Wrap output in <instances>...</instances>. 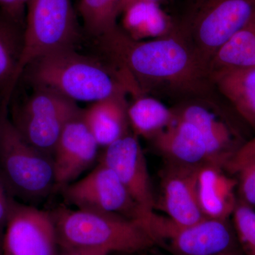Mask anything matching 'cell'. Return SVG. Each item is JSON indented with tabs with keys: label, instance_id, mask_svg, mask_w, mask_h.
Instances as JSON below:
<instances>
[{
	"label": "cell",
	"instance_id": "4316f807",
	"mask_svg": "<svg viewBox=\"0 0 255 255\" xmlns=\"http://www.w3.org/2000/svg\"><path fill=\"white\" fill-rule=\"evenodd\" d=\"M255 158V137L241 145L230 160V167L237 170L243 164Z\"/></svg>",
	"mask_w": 255,
	"mask_h": 255
},
{
	"label": "cell",
	"instance_id": "d4e9b609",
	"mask_svg": "<svg viewBox=\"0 0 255 255\" xmlns=\"http://www.w3.org/2000/svg\"><path fill=\"white\" fill-rule=\"evenodd\" d=\"M240 201L255 209V158L243 164L236 171Z\"/></svg>",
	"mask_w": 255,
	"mask_h": 255
},
{
	"label": "cell",
	"instance_id": "f546056e",
	"mask_svg": "<svg viewBox=\"0 0 255 255\" xmlns=\"http://www.w3.org/2000/svg\"><path fill=\"white\" fill-rule=\"evenodd\" d=\"M110 253L104 251H97V250H94V251H75L70 252L68 253L66 255H109Z\"/></svg>",
	"mask_w": 255,
	"mask_h": 255
},
{
	"label": "cell",
	"instance_id": "44dd1931",
	"mask_svg": "<svg viewBox=\"0 0 255 255\" xmlns=\"http://www.w3.org/2000/svg\"><path fill=\"white\" fill-rule=\"evenodd\" d=\"M128 116L134 135L152 140L173 122L175 112L155 97L139 94L128 104Z\"/></svg>",
	"mask_w": 255,
	"mask_h": 255
},
{
	"label": "cell",
	"instance_id": "ba28073f",
	"mask_svg": "<svg viewBox=\"0 0 255 255\" xmlns=\"http://www.w3.org/2000/svg\"><path fill=\"white\" fill-rule=\"evenodd\" d=\"M31 85L33 91L14 105L10 120L29 145L52 157L64 128L82 110L53 89Z\"/></svg>",
	"mask_w": 255,
	"mask_h": 255
},
{
	"label": "cell",
	"instance_id": "4fadbf2b",
	"mask_svg": "<svg viewBox=\"0 0 255 255\" xmlns=\"http://www.w3.org/2000/svg\"><path fill=\"white\" fill-rule=\"evenodd\" d=\"M200 167L172 162L163 174L159 206L166 216L177 224L189 226L206 218L198 201L197 177Z\"/></svg>",
	"mask_w": 255,
	"mask_h": 255
},
{
	"label": "cell",
	"instance_id": "6da1fadb",
	"mask_svg": "<svg viewBox=\"0 0 255 255\" xmlns=\"http://www.w3.org/2000/svg\"><path fill=\"white\" fill-rule=\"evenodd\" d=\"M107 59L140 94H163L205 100L215 88L209 66L178 32L135 41L117 26L97 38Z\"/></svg>",
	"mask_w": 255,
	"mask_h": 255
},
{
	"label": "cell",
	"instance_id": "52a82bcc",
	"mask_svg": "<svg viewBox=\"0 0 255 255\" xmlns=\"http://www.w3.org/2000/svg\"><path fill=\"white\" fill-rule=\"evenodd\" d=\"M80 29L72 0H29L26 9L22 53L15 85L23 70L37 58L56 50L75 48Z\"/></svg>",
	"mask_w": 255,
	"mask_h": 255
},
{
	"label": "cell",
	"instance_id": "30bf717a",
	"mask_svg": "<svg viewBox=\"0 0 255 255\" xmlns=\"http://www.w3.org/2000/svg\"><path fill=\"white\" fill-rule=\"evenodd\" d=\"M2 255H55L57 239L50 212L10 197Z\"/></svg>",
	"mask_w": 255,
	"mask_h": 255
},
{
	"label": "cell",
	"instance_id": "484cf974",
	"mask_svg": "<svg viewBox=\"0 0 255 255\" xmlns=\"http://www.w3.org/2000/svg\"><path fill=\"white\" fill-rule=\"evenodd\" d=\"M29 0H0V13L25 28Z\"/></svg>",
	"mask_w": 255,
	"mask_h": 255
},
{
	"label": "cell",
	"instance_id": "d6986e66",
	"mask_svg": "<svg viewBox=\"0 0 255 255\" xmlns=\"http://www.w3.org/2000/svg\"><path fill=\"white\" fill-rule=\"evenodd\" d=\"M122 28L135 41L155 39L170 34L175 28V21L154 1L134 3L124 10Z\"/></svg>",
	"mask_w": 255,
	"mask_h": 255
},
{
	"label": "cell",
	"instance_id": "603a6c76",
	"mask_svg": "<svg viewBox=\"0 0 255 255\" xmlns=\"http://www.w3.org/2000/svg\"><path fill=\"white\" fill-rule=\"evenodd\" d=\"M121 0H80L78 9L85 30L95 39L118 26Z\"/></svg>",
	"mask_w": 255,
	"mask_h": 255
},
{
	"label": "cell",
	"instance_id": "2e32d148",
	"mask_svg": "<svg viewBox=\"0 0 255 255\" xmlns=\"http://www.w3.org/2000/svg\"><path fill=\"white\" fill-rule=\"evenodd\" d=\"M222 168L205 164L198 172V201L203 214L209 219L228 220L238 202L235 196L238 182L226 175Z\"/></svg>",
	"mask_w": 255,
	"mask_h": 255
},
{
	"label": "cell",
	"instance_id": "9c48e42d",
	"mask_svg": "<svg viewBox=\"0 0 255 255\" xmlns=\"http://www.w3.org/2000/svg\"><path fill=\"white\" fill-rule=\"evenodd\" d=\"M63 189L66 201L82 211L136 220L142 210L117 174L101 162L86 177Z\"/></svg>",
	"mask_w": 255,
	"mask_h": 255
},
{
	"label": "cell",
	"instance_id": "7c38bea8",
	"mask_svg": "<svg viewBox=\"0 0 255 255\" xmlns=\"http://www.w3.org/2000/svg\"><path fill=\"white\" fill-rule=\"evenodd\" d=\"M99 147L81 112L64 128L53 151L57 187H65L88 169L95 162Z\"/></svg>",
	"mask_w": 255,
	"mask_h": 255
},
{
	"label": "cell",
	"instance_id": "d6a6232c",
	"mask_svg": "<svg viewBox=\"0 0 255 255\" xmlns=\"http://www.w3.org/2000/svg\"><path fill=\"white\" fill-rule=\"evenodd\" d=\"M0 255H2V250H1V243H0Z\"/></svg>",
	"mask_w": 255,
	"mask_h": 255
},
{
	"label": "cell",
	"instance_id": "4dcf8cb0",
	"mask_svg": "<svg viewBox=\"0 0 255 255\" xmlns=\"http://www.w3.org/2000/svg\"><path fill=\"white\" fill-rule=\"evenodd\" d=\"M223 255H241V252H239V253H231V254Z\"/></svg>",
	"mask_w": 255,
	"mask_h": 255
},
{
	"label": "cell",
	"instance_id": "3957f363",
	"mask_svg": "<svg viewBox=\"0 0 255 255\" xmlns=\"http://www.w3.org/2000/svg\"><path fill=\"white\" fill-rule=\"evenodd\" d=\"M58 243L68 253L104 251L137 253L155 245L137 220L116 215L59 208L50 213Z\"/></svg>",
	"mask_w": 255,
	"mask_h": 255
},
{
	"label": "cell",
	"instance_id": "ac0fdd59",
	"mask_svg": "<svg viewBox=\"0 0 255 255\" xmlns=\"http://www.w3.org/2000/svg\"><path fill=\"white\" fill-rule=\"evenodd\" d=\"M211 77L216 90L255 128V68L219 69Z\"/></svg>",
	"mask_w": 255,
	"mask_h": 255
},
{
	"label": "cell",
	"instance_id": "1f68e13d",
	"mask_svg": "<svg viewBox=\"0 0 255 255\" xmlns=\"http://www.w3.org/2000/svg\"><path fill=\"white\" fill-rule=\"evenodd\" d=\"M1 106H2V98L0 96V110H1Z\"/></svg>",
	"mask_w": 255,
	"mask_h": 255
},
{
	"label": "cell",
	"instance_id": "9a60e30c",
	"mask_svg": "<svg viewBox=\"0 0 255 255\" xmlns=\"http://www.w3.org/2000/svg\"><path fill=\"white\" fill-rule=\"evenodd\" d=\"M176 114L200 130L209 152L210 164L224 167L238 150L229 127L199 102H187L174 110Z\"/></svg>",
	"mask_w": 255,
	"mask_h": 255
},
{
	"label": "cell",
	"instance_id": "5bb4252c",
	"mask_svg": "<svg viewBox=\"0 0 255 255\" xmlns=\"http://www.w3.org/2000/svg\"><path fill=\"white\" fill-rule=\"evenodd\" d=\"M152 140L157 150L173 163L188 166L210 164L205 140L200 130L176 112L173 122Z\"/></svg>",
	"mask_w": 255,
	"mask_h": 255
},
{
	"label": "cell",
	"instance_id": "f1b7e54d",
	"mask_svg": "<svg viewBox=\"0 0 255 255\" xmlns=\"http://www.w3.org/2000/svg\"><path fill=\"white\" fill-rule=\"evenodd\" d=\"M142 1H154V2H157L160 4L161 1H163V0H121L119 6V14H122L124 10L128 7L129 6H130V5Z\"/></svg>",
	"mask_w": 255,
	"mask_h": 255
},
{
	"label": "cell",
	"instance_id": "7402d4cb",
	"mask_svg": "<svg viewBox=\"0 0 255 255\" xmlns=\"http://www.w3.org/2000/svg\"><path fill=\"white\" fill-rule=\"evenodd\" d=\"M209 68L210 73L219 69L255 68V18L220 48Z\"/></svg>",
	"mask_w": 255,
	"mask_h": 255
},
{
	"label": "cell",
	"instance_id": "8992f818",
	"mask_svg": "<svg viewBox=\"0 0 255 255\" xmlns=\"http://www.w3.org/2000/svg\"><path fill=\"white\" fill-rule=\"evenodd\" d=\"M155 244L174 255H223L241 252L227 220L205 219L189 226L173 222L154 211H140L136 219Z\"/></svg>",
	"mask_w": 255,
	"mask_h": 255
},
{
	"label": "cell",
	"instance_id": "7a4b0ae2",
	"mask_svg": "<svg viewBox=\"0 0 255 255\" xmlns=\"http://www.w3.org/2000/svg\"><path fill=\"white\" fill-rule=\"evenodd\" d=\"M22 75L31 85L49 87L75 102L92 104L133 93L125 75L108 60L82 54L75 48L56 50L37 58Z\"/></svg>",
	"mask_w": 255,
	"mask_h": 255
},
{
	"label": "cell",
	"instance_id": "8fae6325",
	"mask_svg": "<svg viewBox=\"0 0 255 255\" xmlns=\"http://www.w3.org/2000/svg\"><path fill=\"white\" fill-rule=\"evenodd\" d=\"M100 162L117 174L144 211H154L155 196L138 137L131 132L105 147Z\"/></svg>",
	"mask_w": 255,
	"mask_h": 255
},
{
	"label": "cell",
	"instance_id": "e0dca14e",
	"mask_svg": "<svg viewBox=\"0 0 255 255\" xmlns=\"http://www.w3.org/2000/svg\"><path fill=\"white\" fill-rule=\"evenodd\" d=\"M127 95L114 96L92 103L82 117L100 147H107L128 134Z\"/></svg>",
	"mask_w": 255,
	"mask_h": 255
},
{
	"label": "cell",
	"instance_id": "277c9868",
	"mask_svg": "<svg viewBox=\"0 0 255 255\" xmlns=\"http://www.w3.org/2000/svg\"><path fill=\"white\" fill-rule=\"evenodd\" d=\"M0 110V179L9 195L32 202L46 197L56 187L52 157L29 145Z\"/></svg>",
	"mask_w": 255,
	"mask_h": 255
},
{
	"label": "cell",
	"instance_id": "ffe728a7",
	"mask_svg": "<svg viewBox=\"0 0 255 255\" xmlns=\"http://www.w3.org/2000/svg\"><path fill=\"white\" fill-rule=\"evenodd\" d=\"M24 28L0 13V96L9 105L22 53Z\"/></svg>",
	"mask_w": 255,
	"mask_h": 255
},
{
	"label": "cell",
	"instance_id": "cb8c5ba5",
	"mask_svg": "<svg viewBox=\"0 0 255 255\" xmlns=\"http://www.w3.org/2000/svg\"><path fill=\"white\" fill-rule=\"evenodd\" d=\"M232 216L241 251L244 255H255V209L238 200Z\"/></svg>",
	"mask_w": 255,
	"mask_h": 255
},
{
	"label": "cell",
	"instance_id": "83f0119b",
	"mask_svg": "<svg viewBox=\"0 0 255 255\" xmlns=\"http://www.w3.org/2000/svg\"><path fill=\"white\" fill-rule=\"evenodd\" d=\"M10 196L0 179V235L4 231L8 212H9Z\"/></svg>",
	"mask_w": 255,
	"mask_h": 255
},
{
	"label": "cell",
	"instance_id": "5b68a950",
	"mask_svg": "<svg viewBox=\"0 0 255 255\" xmlns=\"http://www.w3.org/2000/svg\"><path fill=\"white\" fill-rule=\"evenodd\" d=\"M255 18V0H194L176 28L209 66L220 48Z\"/></svg>",
	"mask_w": 255,
	"mask_h": 255
}]
</instances>
